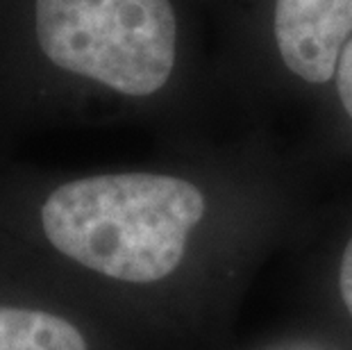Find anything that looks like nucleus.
<instances>
[{
    "mask_svg": "<svg viewBox=\"0 0 352 350\" xmlns=\"http://www.w3.org/2000/svg\"><path fill=\"white\" fill-rule=\"evenodd\" d=\"M205 216L196 184L173 175L111 173L59 184L41 205V232L59 255L102 278L153 285L182 264Z\"/></svg>",
    "mask_w": 352,
    "mask_h": 350,
    "instance_id": "obj_1",
    "label": "nucleus"
},
{
    "mask_svg": "<svg viewBox=\"0 0 352 350\" xmlns=\"http://www.w3.org/2000/svg\"><path fill=\"white\" fill-rule=\"evenodd\" d=\"M36 36L59 69L125 96H151L175 66L170 0H36Z\"/></svg>",
    "mask_w": 352,
    "mask_h": 350,
    "instance_id": "obj_2",
    "label": "nucleus"
},
{
    "mask_svg": "<svg viewBox=\"0 0 352 350\" xmlns=\"http://www.w3.org/2000/svg\"><path fill=\"white\" fill-rule=\"evenodd\" d=\"M352 36V0H277L275 41L291 73L323 85Z\"/></svg>",
    "mask_w": 352,
    "mask_h": 350,
    "instance_id": "obj_3",
    "label": "nucleus"
},
{
    "mask_svg": "<svg viewBox=\"0 0 352 350\" xmlns=\"http://www.w3.org/2000/svg\"><path fill=\"white\" fill-rule=\"evenodd\" d=\"M0 350H89V341L57 311L0 294Z\"/></svg>",
    "mask_w": 352,
    "mask_h": 350,
    "instance_id": "obj_4",
    "label": "nucleus"
},
{
    "mask_svg": "<svg viewBox=\"0 0 352 350\" xmlns=\"http://www.w3.org/2000/svg\"><path fill=\"white\" fill-rule=\"evenodd\" d=\"M336 89H339L343 107L352 118V39L343 46L339 64H336Z\"/></svg>",
    "mask_w": 352,
    "mask_h": 350,
    "instance_id": "obj_5",
    "label": "nucleus"
},
{
    "mask_svg": "<svg viewBox=\"0 0 352 350\" xmlns=\"http://www.w3.org/2000/svg\"><path fill=\"white\" fill-rule=\"evenodd\" d=\"M339 287H341L343 303H346L348 311L352 314V239H350L348 245H346V252H343L341 275H339Z\"/></svg>",
    "mask_w": 352,
    "mask_h": 350,
    "instance_id": "obj_6",
    "label": "nucleus"
}]
</instances>
